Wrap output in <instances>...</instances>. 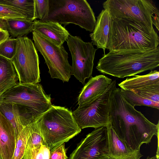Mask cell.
<instances>
[{"label": "cell", "mask_w": 159, "mask_h": 159, "mask_svg": "<svg viewBox=\"0 0 159 159\" xmlns=\"http://www.w3.org/2000/svg\"><path fill=\"white\" fill-rule=\"evenodd\" d=\"M10 35L7 30H3L0 32V43L9 37Z\"/></svg>", "instance_id": "obj_32"}, {"label": "cell", "mask_w": 159, "mask_h": 159, "mask_svg": "<svg viewBox=\"0 0 159 159\" xmlns=\"http://www.w3.org/2000/svg\"><path fill=\"white\" fill-rule=\"evenodd\" d=\"M0 159H1V158H0Z\"/></svg>", "instance_id": "obj_38"}, {"label": "cell", "mask_w": 159, "mask_h": 159, "mask_svg": "<svg viewBox=\"0 0 159 159\" xmlns=\"http://www.w3.org/2000/svg\"><path fill=\"white\" fill-rule=\"evenodd\" d=\"M107 156L111 159H140L143 155L140 150L129 148L118 137L110 124L107 126Z\"/></svg>", "instance_id": "obj_15"}, {"label": "cell", "mask_w": 159, "mask_h": 159, "mask_svg": "<svg viewBox=\"0 0 159 159\" xmlns=\"http://www.w3.org/2000/svg\"><path fill=\"white\" fill-rule=\"evenodd\" d=\"M0 111L13 126L16 143L23 129L39 118L25 107L15 103L2 102L0 105Z\"/></svg>", "instance_id": "obj_13"}, {"label": "cell", "mask_w": 159, "mask_h": 159, "mask_svg": "<svg viewBox=\"0 0 159 159\" xmlns=\"http://www.w3.org/2000/svg\"><path fill=\"white\" fill-rule=\"evenodd\" d=\"M19 82L18 74L11 61L0 56V94Z\"/></svg>", "instance_id": "obj_20"}, {"label": "cell", "mask_w": 159, "mask_h": 159, "mask_svg": "<svg viewBox=\"0 0 159 159\" xmlns=\"http://www.w3.org/2000/svg\"><path fill=\"white\" fill-rule=\"evenodd\" d=\"M51 151L46 146H26L22 159H49Z\"/></svg>", "instance_id": "obj_25"}, {"label": "cell", "mask_w": 159, "mask_h": 159, "mask_svg": "<svg viewBox=\"0 0 159 159\" xmlns=\"http://www.w3.org/2000/svg\"><path fill=\"white\" fill-rule=\"evenodd\" d=\"M43 144L51 152L81 131L72 111L64 107L52 105L36 120Z\"/></svg>", "instance_id": "obj_4"}, {"label": "cell", "mask_w": 159, "mask_h": 159, "mask_svg": "<svg viewBox=\"0 0 159 159\" xmlns=\"http://www.w3.org/2000/svg\"><path fill=\"white\" fill-rule=\"evenodd\" d=\"M0 101L22 105L39 118L52 105L50 94H47L39 83H19L2 94Z\"/></svg>", "instance_id": "obj_7"}, {"label": "cell", "mask_w": 159, "mask_h": 159, "mask_svg": "<svg viewBox=\"0 0 159 159\" xmlns=\"http://www.w3.org/2000/svg\"><path fill=\"white\" fill-rule=\"evenodd\" d=\"M72 58L71 75L82 84L92 75L93 61L97 49L91 42H86L79 37L70 35L67 41Z\"/></svg>", "instance_id": "obj_11"}, {"label": "cell", "mask_w": 159, "mask_h": 159, "mask_svg": "<svg viewBox=\"0 0 159 159\" xmlns=\"http://www.w3.org/2000/svg\"><path fill=\"white\" fill-rule=\"evenodd\" d=\"M46 16L39 20L66 25L70 23L79 26L92 32L96 22L94 13L86 0H48Z\"/></svg>", "instance_id": "obj_5"}, {"label": "cell", "mask_w": 159, "mask_h": 159, "mask_svg": "<svg viewBox=\"0 0 159 159\" xmlns=\"http://www.w3.org/2000/svg\"><path fill=\"white\" fill-rule=\"evenodd\" d=\"M16 53L11 61L20 83L37 84L41 82L37 51L31 39L26 36L16 38Z\"/></svg>", "instance_id": "obj_10"}, {"label": "cell", "mask_w": 159, "mask_h": 159, "mask_svg": "<svg viewBox=\"0 0 159 159\" xmlns=\"http://www.w3.org/2000/svg\"><path fill=\"white\" fill-rule=\"evenodd\" d=\"M1 95V94H0V95ZM2 103V102L0 101V105Z\"/></svg>", "instance_id": "obj_37"}, {"label": "cell", "mask_w": 159, "mask_h": 159, "mask_svg": "<svg viewBox=\"0 0 159 159\" xmlns=\"http://www.w3.org/2000/svg\"><path fill=\"white\" fill-rule=\"evenodd\" d=\"M33 21V31L42 35L59 47L63 45L70 35L69 32L57 23L41 22L37 20Z\"/></svg>", "instance_id": "obj_16"}, {"label": "cell", "mask_w": 159, "mask_h": 159, "mask_svg": "<svg viewBox=\"0 0 159 159\" xmlns=\"http://www.w3.org/2000/svg\"><path fill=\"white\" fill-rule=\"evenodd\" d=\"M159 85V72L151 70L148 74L144 75H135L131 78H127L118 84L121 89L133 91L146 86Z\"/></svg>", "instance_id": "obj_19"}, {"label": "cell", "mask_w": 159, "mask_h": 159, "mask_svg": "<svg viewBox=\"0 0 159 159\" xmlns=\"http://www.w3.org/2000/svg\"><path fill=\"white\" fill-rule=\"evenodd\" d=\"M116 84V81L113 80L102 94L79 106L72 112L81 129L88 127L96 129L110 124L109 99Z\"/></svg>", "instance_id": "obj_8"}, {"label": "cell", "mask_w": 159, "mask_h": 159, "mask_svg": "<svg viewBox=\"0 0 159 159\" xmlns=\"http://www.w3.org/2000/svg\"><path fill=\"white\" fill-rule=\"evenodd\" d=\"M110 125L127 147L140 150L143 143L151 142L159 135V122L155 124L148 120L125 99L120 89L115 88L109 99Z\"/></svg>", "instance_id": "obj_1"}, {"label": "cell", "mask_w": 159, "mask_h": 159, "mask_svg": "<svg viewBox=\"0 0 159 159\" xmlns=\"http://www.w3.org/2000/svg\"><path fill=\"white\" fill-rule=\"evenodd\" d=\"M96 159H111L107 155H104Z\"/></svg>", "instance_id": "obj_35"}, {"label": "cell", "mask_w": 159, "mask_h": 159, "mask_svg": "<svg viewBox=\"0 0 159 159\" xmlns=\"http://www.w3.org/2000/svg\"><path fill=\"white\" fill-rule=\"evenodd\" d=\"M3 30H2L1 29H0V32H2V31Z\"/></svg>", "instance_id": "obj_36"}, {"label": "cell", "mask_w": 159, "mask_h": 159, "mask_svg": "<svg viewBox=\"0 0 159 159\" xmlns=\"http://www.w3.org/2000/svg\"><path fill=\"white\" fill-rule=\"evenodd\" d=\"M10 35L17 38L22 37L32 32L34 21L25 19L6 20Z\"/></svg>", "instance_id": "obj_21"}, {"label": "cell", "mask_w": 159, "mask_h": 159, "mask_svg": "<svg viewBox=\"0 0 159 159\" xmlns=\"http://www.w3.org/2000/svg\"><path fill=\"white\" fill-rule=\"evenodd\" d=\"M30 135L28 140L27 146H38L43 144L40 130L36 121L29 125Z\"/></svg>", "instance_id": "obj_28"}, {"label": "cell", "mask_w": 159, "mask_h": 159, "mask_svg": "<svg viewBox=\"0 0 159 159\" xmlns=\"http://www.w3.org/2000/svg\"><path fill=\"white\" fill-rule=\"evenodd\" d=\"M159 66V47L148 51L110 52L104 54L97 63L100 72L124 78L134 76Z\"/></svg>", "instance_id": "obj_3"}, {"label": "cell", "mask_w": 159, "mask_h": 159, "mask_svg": "<svg viewBox=\"0 0 159 159\" xmlns=\"http://www.w3.org/2000/svg\"><path fill=\"white\" fill-rule=\"evenodd\" d=\"M112 20L130 18L136 20L149 30L159 31V11L151 0H107L103 3Z\"/></svg>", "instance_id": "obj_6"}, {"label": "cell", "mask_w": 159, "mask_h": 159, "mask_svg": "<svg viewBox=\"0 0 159 159\" xmlns=\"http://www.w3.org/2000/svg\"><path fill=\"white\" fill-rule=\"evenodd\" d=\"M32 32L35 47L43 57L51 77L68 82L71 75V66L63 45L59 47L39 34Z\"/></svg>", "instance_id": "obj_9"}, {"label": "cell", "mask_w": 159, "mask_h": 159, "mask_svg": "<svg viewBox=\"0 0 159 159\" xmlns=\"http://www.w3.org/2000/svg\"><path fill=\"white\" fill-rule=\"evenodd\" d=\"M112 21L107 11L102 10L97 17L93 32L89 34L93 45L102 49L104 54L109 42Z\"/></svg>", "instance_id": "obj_14"}, {"label": "cell", "mask_w": 159, "mask_h": 159, "mask_svg": "<svg viewBox=\"0 0 159 159\" xmlns=\"http://www.w3.org/2000/svg\"><path fill=\"white\" fill-rule=\"evenodd\" d=\"M112 81L103 75L91 77L81 91L78 98L79 106L87 102L102 94Z\"/></svg>", "instance_id": "obj_17"}, {"label": "cell", "mask_w": 159, "mask_h": 159, "mask_svg": "<svg viewBox=\"0 0 159 159\" xmlns=\"http://www.w3.org/2000/svg\"><path fill=\"white\" fill-rule=\"evenodd\" d=\"M108 140L107 126L95 129L77 145L69 159H96L107 156Z\"/></svg>", "instance_id": "obj_12"}, {"label": "cell", "mask_w": 159, "mask_h": 159, "mask_svg": "<svg viewBox=\"0 0 159 159\" xmlns=\"http://www.w3.org/2000/svg\"><path fill=\"white\" fill-rule=\"evenodd\" d=\"M16 38L9 37L0 43V56L11 61L16 53Z\"/></svg>", "instance_id": "obj_26"}, {"label": "cell", "mask_w": 159, "mask_h": 159, "mask_svg": "<svg viewBox=\"0 0 159 159\" xmlns=\"http://www.w3.org/2000/svg\"><path fill=\"white\" fill-rule=\"evenodd\" d=\"M65 143L51 152L49 159H67Z\"/></svg>", "instance_id": "obj_31"}, {"label": "cell", "mask_w": 159, "mask_h": 159, "mask_svg": "<svg viewBox=\"0 0 159 159\" xmlns=\"http://www.w3.org/2000/svg\"><path fill=\"white\" fill-rule=\"evenodd\" d=\"M121 94L125 100L134 107L144 106L159 109V103L143 98L132 91L120 89Z\"/></svg>", "instance_id": "obj_23"}, {"label": "cell", "mask_w": 159, "mask_h": 159, "mask_svg": "<svg viewBox=\"0 0 159 159\" xmlns=\"http://www.w3.org/2000/svg\"><path fill=\"white\" fill-rule=\"evenodd\" d=\"M30 135V129L28 125L23 129L19 135L12 159H22Z\"/></svg>", "instance_id": "obj_24"}, {"label": "cell", "mask_w": 159, "mask_h": 159, "mask_svg": "<svg viewBox=\"0 0 159 159\" xmlns=\"http://www.w3.org/2000/svg\"><path fill=\"white\" fill-rule=\"evenodd\" d=\"M34 19L41 20L47 15L48 10V0H34Z\"/></svg>", "instance_id": "obj_30"}, {"label": "cell", "mask_w": 159, "mask_h": 159, "mask_svg": "<svg viewBox=\"0 0 159 159\" xmlns=\"http://www.w3.org/2000/svg\"><path fill=\"white\" fill-rule=\"evenodd\" d=\"M133 92L143 98L159 103V85L146 86Z\"/></svg>", "instance_id": "obj_27"}, {"label": "cell", "mask_w": 159, "mask_h": 159, "mask_svg": "<svg viewBox=\"0 0 159 159\" xmlns=\"http://www.w3.org/2000/svg\"><path fill=\"white\" fill-rule=\"evenodd\" d=\"M0 29L3 30H7V25L6 20L0 18Z\"/></svg>", "instance_id": "obj_33"}, {"label": "cell", "mask_w": 159, "mask_h": 159, "mask_svg": "<svg viewBox=\"0 0 159 159\" xmlns=\"http://www.w3.org/2000/svg\"><path fill=\"white\" fill-rule=\"evenodd\" d=\"M16 140L11 124L0 111V157L12 159Z\"/></svg>", "instance_id": "obj_18"}, {"label": "cell", "mask_w": 159, "mask_h": 159, "mask_svg": "<svg viewBox=\"0 0 159 159\" xmlns=\"http://www.w3.org/2000/svg\"><path fill=\"white\" fill-rule=\"evenodd\" d=\"M0 18L5 20L25 19L16 9L9 6L0 3Z\"/></svg>", "instance_id": "obj_29"}, {"label": "cell", "mask_w": 159, "mask_h": 159, "mask_svg": "<svg viewBox=\"0 0 159 159\" xmlns=\"http://www.w3.org/2000/svg\"><path fill=\"white\" fill-rule=\"evenodd\" d=\"M146 159H159V153L158 151H157V154L154 156L150 157L148 156Z\"/></svg>", "instance_id": "obj_34"}, {"label": "cell", "mask_w": 159, "mask_h": 159, "mask_svg": "<svg viewBox=\"0 0 159 159\" xmlns=\"http://www.w3.org/2000/svg\"><path fill=\"white\" fill-rule=\"evenodd\" d=\"M159 45V37L139 22L128 18L112 20L109 43L110 52L141 51L154 49Z\"/></svg>", "instance_id": "obj_2"}, {"label": "cell", "mask_w": 159, "mask_h": 159, "mask_svg": "<svg viewBox=\"0 0 159 159\" xmlns=\"http://www.w3.org/2000/svg\"><path fill=\"white\" fill-rule=\"evenodd\" d=\"M0 3L16 9L26 19L32 21L35 20L34 0H0Z\"/></svg>", "instance_id": "obj_22"}]
</instances>
